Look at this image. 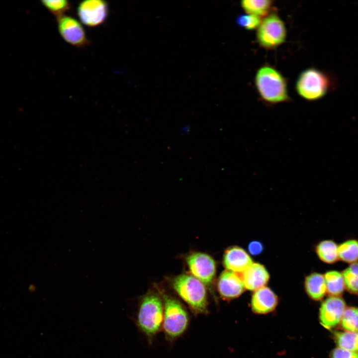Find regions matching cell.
I'll list each match as a JSON object with an SVG mask.
<instances>
[{"label":"cell","mask_w":358,"mask_h":358,"mask_svg":"<svg viewBox=\"0 0 358 358\" xmlns=\"http://www.w3.org/2000/svg\"><path fill=\"white\" fill-rule=\"evenodd\" d=\"M163 315L164 304L161 294L149 291L141 298L135 323L150 344L162 330Z\"/></svg>","instance_id":"6da1fadb"},{"label":"cell","mask_w":358,"mask_h":358,"mask_svg":"<svg viewBox=\"0 0 358 358\" xmlns=\"http://www.w3.org/2000/svg\"><path fill=\"white\" fill-rule=\"evenodd\" d=\"M255 85L260 98L267 104L275 105L290 100L285 78L270 66L264 65L257 70Z\"/></svg>","instance_id":"7a4b0ae2"},{"label":"cell","mask_w":358,"mask_h":358,"mask_svg":"<svg viewBox=\"0 0 358 358\" xmlns=\"http://www.w3.org/2000/svg\"><path fill=\"white\" fill-rule=\"evenodd\" d=\"M172 286L195 315L208 313V302L205 285L191 274L183 273L176 276Z\"/></svg>","instance_id":"3957f363"},{"label":"cell","mask_w":358,"mask_h":358,"mask_svg":"<svg viewBox=\"0 0 358 358\" xmlns=\"http://www.w3.org/2000/svg\"><path fill=\"white\" fill-rule=\"evenodd\" d=\"M160 294L164 304L162 330L167 340L172 342L186 331L189 316L186 308L179 300L163 292Z\"/></svg>","instance_id":"277c9868"},{"label":"cell","mask_w":358,"mask_h":358,"mask_svg":"<svg viewBox=\"0 0 358 358\" xmlns=\"http://www.w3.org/2000/svg\"><path fill=\"white\" fill-rule=\"evenodd\" d=\"M334 79L326 72L309 68L300 73L295 90L304 99L315 101L325 96L334 88Z\"/></svg>","instance_id":"5b68a950"},{"label":"cell","mask_w":358,"mask_h":358,"mask_svg":"<svg viewBox=\"0 0 358 358\" xmlns=\"http://www.w3.org/2000/svg\"><path fill=\"white\" fill-rule=\"evenodd\" d=\"M286 37L285 24L274 12L264 17L257 29V40L266 49H273L280 46L285 42Z\"/></svg>","instance_id":"8992f818"},{"label":"cell","mask_w":358,"mask_h":358,"mask_svg":"<svg viewBox=\"0 0 358 358\" xmlns=\"http://www.w3.org/2000/svg\"><path fill=\"white\" fill-rule=\"evenodd\" d=\"M81 22L89 27L98 26L106 21L108 16V3L103 0H86L81 1L77 9Z\"/></svg>","instance_id":"52a82bcc"},{"label":"cell","mask_w":358,"mask_h":358,"mask_svg":"<svg viewBox=\"0 0 358 358\" xmlns=\"http://www.w3.org/2000/svg\"><path fill=\"white\" fill-rule=\"evenodd\" d=\"M56 20L59 33L67 43L77 48L84 47L90 43L84 28L76 18L64 15Z\"/></svg>","instance_id":"ba28073f"},{"label":"cell","mask_w":358,"mask_h":358,"mask_svg":"<svg viewBox=\"0 0 358 358\" xmlns=\"http://www.w3.org/2000/svg\"><path fill=\"white\" fill-rule=\"evenodd\" d=\"M191 275L205 285H210L216 273V264L209 255L202 252H193L185 258Z\"/></svg>","instance_id":"9c48e42d"},{"label":"cell","mask_w":358,"mask_h":358,"mask_svg":"<svg viewBox=\"0 0 358 358\" xmlns=\"http://www.w3.org/2000/svg\"><path fill=\"white\" fill-rule=\"evenodd\" d=\"M346 309L344 300L339 296H331L325 300L321 305L319 319L322 325L330 329L341 322Z\"/></svg>","instance_id":"30bf717a"},{"label":"cell","mask_w":358,"mask_h":358,"mask_svg":"<svg viewBox=\"0 0 358 358\" xmlns=\"http://www.w3.org/2000/svg\"><path fill=\"white\" fill-rule=\"evenodd\" d=\"M217 288L220 296L226 300L238 297L245 289L241 275L228 270L219 276Z\"/></svg>","instance_id":"8fae6325"},{"label":"cell","mask_w":358,"mask_h":358,"mask_svg":"<svg viewBox=\"0 0 358 358\" xmlns=\"http://www.w3.org/2000/svg\"><path fill=\"white\" fill-rule=\"evenodd\" d=\"M223 263L226 270L242 273L253 262L245 250L238 246H233L224 253Z\"/></svg>","instance_id":"7c38bea8"},{"label":"cell","mask_w":358,"mask_h":358,"mask_svg":"<svg viewBox=\"0 0 358 358\" xmlns=\"http://www.w3.org/2000/svg\"><path fill=\"white\" fill-rule=\"evenodd\" d=\"M241 275L245 289L256 291L268 283L269 275L262 264L253 263Z\"/></svg>","instance_id":"4fadbf2b"},{"label":"cell","mask_w":358,"mask_h":358,"mask_svg":"<svg viewBox=\"0 0 358 358\" xmlns=\"http://www.w3.org/2000/svg\"><path fill=\"white\" fill-rule=\"evenodd\" d=\"M277 304V297L269 287H263L255 291L251 299V307L257 314H265L273 311Z\"/></svg>","instance_id":"5bb4252c"},{"label":"cell","mask_w":358,"mask_h":358,"mask_svg":"<svg viewBox=\"0 0 358 358\" xmlns=\"http://www.w3.org/2000/svg\"><path fill=\"white\" fill-rule=\"evenodd\" d=\"M304 285L307 294L315 300L322 299L327 292L324 275L319 273L314 272L307 276Z\"/></svg>","instance_id":"9a60e30c"},{"label":"cell","mask_w":358,"mask_h":358,"mask_svg":"<svg viewBox=\"0 0 358 358\" xmlns=\"http://www.w3.org/2000/svg\"><path fill=\"white\" fill-rule=\"evenodd\" d=\"M273 1L269 0H244L240 5L246 13L262 18L271 12Z\"/></svg>","instance_id":"2e32d148"},{"label":"cell","mask_w":358,"mask_h":358,"mask_svg":"<svg viewBox=\"0 0 358 358\" xmlns=\"http://www.w3.org/2000/svg\"><path fill=\"white\" fill-rule=\"evenodd\" d=\"M338 246L332 240L320 242L316 246V252L319 259L323 262L332 264L338 259Z\"/></svg>","instance_id":"e0dca14e"},{"label":"cell","mask_w":358,"mask_h":358,"mask_svg":"<svg viewBox=\"0 0 358 358\" xmlns=\"http://www.w3.org/2000/svg\"><path fill=\"white\" fill-rule=\"evenodd\" d=\"M327 292L331 296H338L345 288L342 273L336 270L328 271L325 274Z\"/></svg>","instance_id":"ac0fdd59"},{"label":"cell","mask_w":358,"mask_h":358,"mask_svg":"<svg viewBox=\"0 0 358 358\" xmlns=\"http://www.w3.org/2000/svg\"><path fill=\"white\" fill-rule=\"evenodd\" d=\"M335 340L339 348L358 353V332H337Z\"/></svg>","instance_id":"d6986e66"},{"label":"cell","mask_w":358,"mask_h":358,"mask_svg":"<svg viewBox=\"0 0 358 358\" xmlns=\"http://www.w3.org/2000/svg\"><path fill=\"white\" fill-rule=\"evenodd\" d=\"M338 257L342 261L354 263L358 260V241L349 240L338 246Z\"/></svg>","instance_id":"ffe728a7"},{"label":"cell","mask_w":358,"mask_h":358,"mask_svg":"<svg viewBox=\"0 0 358 358\" xmlns=\"http://www.w3.org/2000/svg\"><path fill=\"white\" fill-rule=\"evenodd\" d=\"M345 288L353 293H358V262L351 264L342 272Z\"/></svg>","instance_id":"44dd1931"},{"label":"cell","mask_w":358,"mask_h":358,"mask_svg":"<svg viewBox=\"0 0 358 358\" xmlns=\"http://www.w3.org/2000/svg\"><path fill=\"white\" fill-rule=\"evenodd\" d=\"M41 3L56 18L65 15L72 8L71 3L67 0H42Z\"/></svg>","instance_id":"7402d4cb"},{"label":"cell","mask_w":358,"mask_h":358,"mask_svg":"<svg viewBox=\"0 0 358 358\" xmlns=\"http://www.w3.org/2000/svg\"><path fill=\"white\" fill-rule=\"evenodd\" d=\"M341 322L346 331L358 332V308H346Z\"/></svg>","instance_id":"603a6c76"},{"label":"cell","mask_w":358,"mask_h":358,"mask_svg":"<svg viewBox=\"0 0 358 358\" xmlns=\"http://www.w3.org/2000/svg\"><path fill=\"white\" fill-rule=\"evenodd\" d=\"M262 19V18L257 16L246 13L238 15L236 18V23L243 28L252 30L257 29Z\"/></svg>","instance_id":"cb8c5ba5"},{"label":"cell","mask_w":358,"mask_h":358,"mask_svg":"<svg viewBox=\"0 0 358 358\" xmlns=\"http://www.w3.org/2000/svg\"><path fill=\"white\" fill-rule=\"evenodd\" d=\"M331 358H358V353L337 348L332 351Z\"/></svg>","instance_id":"d4e9b609"},{"label":"cell","mask_w":358,"mask_h":358,"mask_svg":"<svg viewBox=\"0 0 358 358\" xmlns=\"http://www.w3.org/2000/svg\"><path fill=\"white\" fill-rule=\"evenodd\" d=\"M248 249L251 254L256 255L262 252L263 245L259 242L253 241L249 244Z\"/></svg>","instance_id":"484cf974"},{"label":"cell","mask_w":358,"mask_h":358,"mask_svg":"<svg viewBox=\"0 0 358 358\" xmlns=\"http://www.w3.org/2000/svg\"><path fill=\"white\" fill-rule=\"evenodd\" d=\"M189 130V126L188 125L184 124L180 128L179 130V133L180 135H185L188 133Z\"/></svg>","instance_id":"4316f807"}]
</instances>
